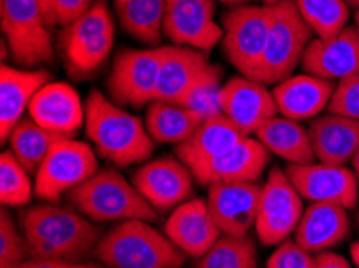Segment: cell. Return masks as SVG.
<instances>
[{
    "instance_id": "obj_1",
    "label": "cell",
    "mask_w": 359,
    "mask_h": 268,
    "mask_svg": "<svg viewBox=\"0 0 359 268\" xmlns=\"http://www.w3.org/2000/svg\"><path fill=\"white\" fill-rule=\"evenodd\" d=\"M18 223L28 239L31 259L81 264L94 254L103 237L86 216L52 202L23 209Z\"/></svg>"
},
{
    "instance_id": "obj_2",
    "label": "cell",
    "mask_w": 359,
    "mask_h": 268,
    "mask_svg": "<svg viewBox=\"0 0 359 268\" xmlns=\"http://www.w3.org/2000/svg\"><path fill=\"white\" fill-rule=\"evenodd\" d=\"M84 125L97 155L116 167L145 162L154 153V140L144 122L97 89L86 101Z\"/></svg>"
},
{
    "instance_id": "obj_3",
    "label": "cell",
    "mask_w": 359,
    "mask_h": 268,
    "mask_svg": "<svg viewBox=\"0 0 359 268\" xmlns=\"http://www.w3.org/2000/svg\"><path fill=\"white\" fill-rule=\"evenodd\" d=\"M94 257L111 268H182L187 254L150 222L124 220L103 234Z\"/></svg>"
},
{
    "instance_id": "obj_4",
    "label": "cell",
    "mask_w": 359,
    "mask_h": 268,
    "mask_svg": "<svg viewBox=\"0 0 359 268\" xmlns=\"http://www.w3.org/2000/svg\"><path fill=\"white\" fill-rule=\"evenodd\" d=\"M72 204L92 222L158 220V211L147 201L134 183L116 169L105 167L67 195Z\"/></svg>"
},
{
    "instance_id": "obj_5",
    "label": "cell",
    "mask_w": 359,
    "mask_h": 268,
    "mask_svg": "<svg viewBox=\"0 0 359 268\" xmlns=\"http://www.w3.org/2000/svg\"><path fill=\"white\" fill-rule=\"evenodd\" d=\"M115 42V24L107 0H94L78 21L63 27L60 50L73 79L94 76L110 57Z\"/></svg>"
},
{
    "instance_id": "obj_6",
    "label": "cell",
    "mask_w": 359,
    "mask_h": 268,
    "mask_svg": "<svg viewBox=\"0 0 359 268\" xmlns=\"http://www.w3.org/2000/svg\"><path fill=\"white\" fill-rule=\"evenodd\" d=\"M273 20L264 53L255 79L264 85H277L293 76L304 50L313 41V31L304 23L293 0L271 5Z\"/></svg>"
},
{
    "instance_id": "obj_7",
    "label": "cell",
    "mask_w": 359,
    "mask_h": 268,
    "mask_svg": "<svg viewBox=\"0 0 359 268\" xmlns=\"http://www.w3.org/2000/svg\"><path fill=\"white\" fill-rule=\"evenodd\" d=\"M0 18L16 63L25 68L53 63L55 50L41 0H0Z\"/></svg>"
},
{
    "instance_id": "obj_8",
    "label": "cell",
    "mask_w": 359,
    "mask_h": 268,
    "mask_svg": "<svg viewBox=\"0 0 359 268\" xmlns=\"http://www.w3.org/2000/svg\"><path fill=\"white\" fill-rule=\"evenodd\" d=\"M271 20V5H237L222 16V52L245 78L255 79L268 41Z\"/></svg>"
},
{
    "instance_id": "obj_9",
    "label": "cell",
    "mask_w": 359,
    "mask_h": 268,
    "mask_svg": "<svg viewBox=\"0 0 359 268\" xmlns=\"http://www.w3.org/2000/svg\"><path fill=\"white\" fill-rule=\"evenodd\" d=\"M97 172L99 161L94 150L83 141L63 136L36 172V198L57 204L63 195H68Z\"/></svg>"
},
{
    "instance_id": "obj_10",
    "label": "cell",
    "mask_w": 359,
    "mask_h": 268,
    "mask_svg": "<svg viewBox=\"0 0 359 268\" xmlns=\"http://www.w3.org/2000/svg\"><path fill=\"white\" fill-rule=\"evenodd\" d=\"M165 47L121 50L115 57L107 89L118 106L140 109L155 101Z\"/></svg>"
},
{
    "instance_id": "obj_11",
    "label": "cell",
    "mask_w": 359,
    "mask_h": 268,
    "mask_svg": "<svg viewBox=\"0 0 359 268\" xmlns=\"http://www.w3.org/2000/svg\"><path fill=\"white\" fill-rule=\"evenodd\" d=\"M303 198L287 172L273 167L261 187L257 234L264 246H276L290 237L303 216Z\"/></svg>"
},
{
    "instance_id": "obj_12",
    "label": "cell",
    "mask_w": 359,
    "mask_h": 268,
    "mask_svg": "<svg viewBox=\"0 0 359 268\" xmlns=\"http://www.w3.org/2000/svg\"><path fill=\"white\" fill-rule=\"evenodd\" d=\"M163 34L174 45L211 50L224 31L215 21L213 0H166Z\"/></svg>"
},
{
    "instance_id": "obj_13",
    "label": "cell",
    "mask_w": 359,
    "mask_h": 268,
    "mask_svg": "<svg viewBox=\"0 0 359 268\" xmlns=\"http://www.w3.org/2000/svg\"><path fill=\"white\" fill-rule=\"evenodd\" d=\"M285 172L303 199L330 202L353 209L358 204L359 185L356 175L346 166H329L323 162L288 164Z\"/></svg>"
},
{
    "instance_id": "obj_14",
    "label": "cell",
    "mask_w": 359,
    "mask_h": 268,
    "mask_svg": "<svg viewBox=\"0 0 359 268\" xmlns=\"http://www.w3.org/2000/svg\"><path fill=\"white\" fill-rule=\"evenodd\" d=\"M259 198L257 182H231L210 185L206 202L221 234L243 238L257 225Z\"/></svg>"
},
{
    "instance_id": "obj_15",
    "label": "cell",
    "mask_w": 359,
    "mask_h": 268,
    "mask_svg": "<svg viewBox=\"0 0 359 268\" xmlns=\"http://www.w3.org/2000/svg\"><path fill=\"white\" fill-rule=\"evenodd\" d=\"M133 183L156 211H170L192 195L194 174L181 160L166 156L137 169Z\"/></svg>"
},
{
    "instance_id": "obj_16",
    "label": "cell",
    "mask_w": 359,
    "mask_h": 268,
    "mask_svg": "<svg viewBox=\"0 0 359 268\" xmlns=\"http://www.w3.org/2000/svg\"><path fill=\"white\" fill-rule=\"evenodd\" d=\"M221 109L245 136L257 134L261 125L279 113L273 92L245 76L232 78L222 85Z\"/></svg>"
},
{
    "instance_id": "obj_17",
    "label": "cell",
    "mask_w": 359,
    "mask_h": 268,
    "mask_svg": "<svg viewBox=\"0 0 359 268\" xmlns=\"http://www.w3.org/2000/svg\"><path fill=\"white\" fill-rule=\"evenodd\" d=\"M302 68L306 74L325 80H341L359 76V32L346 26L332 39H313L304 50Z\"/></svg>"
},
{
    "instance_id": "obj_18",
    "label": "cell",
    "mask_w": 359,
    "mask_h": 268,
    "mask_svg": "<svg viewBox=\"0 0 359 268\" xmlns=\"http://www.w3.org/2000/svg\"><path fill=\"white\" fill-rule=\"evenodd\" d=\"M271 151L258 139L243 136L221 156L192 172L195 180L203 187L215 183L257 182L268 167Z\"/></svg>"
},
{
    "instance_id": "obj_19",
    "label": "cell",
    "mask_w": 359,
    "mask_h": 268,
    "mask_svg": "<svg viewBox=\"0 0 359 268\" xmlns=\"http://www.w3.org/2000/svg\"><path fill=\"white\" fill-rule=\"evenodd\" d=\"M29 118L62 136H73L86 124V106L79 94L67 82H48L29 105Z\"/></svg>"
},
{
    "instance_id": "obj_20",
    "label": "cell",
    "mask_w": 359,
    "mask_h": 268,
    "mask_svg": "<svg viewBox=\"0 0 359 268\" xmlns=\"http://www.w3.org/2000/svg\"><path fill=\"white\" fill-rule=\"evenodd\" d=\"M165 234L182 253L197 259L221 238L208 202L198 198L182 202L174 209L165 223Z\"/></svg>"
},
{
    "instance_id": "obj_21",
    "label": "cell",
    "mask_w": 359,
    "mask_h": 268,
    "mask_svg": "<svg viewBox=\"0 0 359 268\" xmlns=\"http://www.w3.org/2000/svg\"><path fill=\"white\" fill-rule=\"evenodd\" d=\"M52 74L46 69H16L2 64L0 69V140L8 141L32 98L43 85L48 84Z\"/></svg>"
},
{
    "instance_id": "obj_22",
    "label": "cell",
    "mask_w": 359,
    "mask_h": 268,
    "mask_svg": "<svg viewBox=\"0 0 359 268\" xmlns=\"http://www.w3.org/2000/svg\"><path fill=\"white\" fill-rule=\"evenodd\" d=\"M335 85L332 80L311 74H298L274 85L273 97L280 116L293 121H306L316 118L329 106Z\"/></svg>"
},
{
    "instance_id": "obj_23",
    "label": "cell",
    "mask_w": 359,
    "mask_h": 268,
    "mask_svg": "<svg viewBox=\"0 0 359 268\" xmlns=\"http://www.w3.org/2000/svg\"><path fill=\"white\" fill-rule=\"evenodd\" d=\"M308 134L316 160L329 166H346L359 148V121L339 114L316 118Z\"/></svg>"
},
{
    "instance_id": "obj_24",
    "label": "cell",
    "mask_w": 359,
    "mask_h": 268,
    "mask_svg": "<svg viewBox=\"0 0 359 268\" xmlns=\"http://www.w3.org/2000/svg\"><path fill=\"white\" fill-rule=\"evenodd\" d=\"M348 209L330 202H311L295 230V241L311 254L334 248L350 232Z\"/></svg>"
},
{
    "instance_id": "obj_25",
    "label": "cell",
    "mask_w": 359,
    "mask_h": 268,
    "mask_svg": "<svg viewBox=\"0 0 359 268\" xmlns=\"http://www.w3.org/2000/svg\"><path fill=\"white\" fill-rule=\"evenodd\" d=\"M210 63L200 50L190 47H165L155 101L179 105L201 74L208 69Z\"/></svg>"
},
{
    "instance_id": "obj_26",
    "label": "cell",
    "mask_w": 359,
    "mask_h": 268,
    "mask_svg": "<svg viewBox=\"0 0 359 268\" xmlns=\"http://www.w3.org/2000/svg\"><path fill=\"white\" fill-rule=\"evenodd\" d=\"M243 134L233 125L224 114H217L215 118L206 119L194 135L184 143L177 145L176 156L190 171L195 172L205 164L221 156L237 141L243 139Z\"/></svg>"
},
{
    "instance_id": "obj_27",
    "label": "cell",
    "mask_w": 359,
    "mask_h": 268,
    "mask_svg": "<svg viewBox=\"0 0 359 268\" xmlns=\"http://www.w3.org/2000/svg\"><path fill=\"white\" fill-rule=\"evenodd\" d=\"M271 153L288 164H311L316 161L308 129L293 119L274 116L266 121L255 134Z\"/></svg>"
},
{
    "instance_id": "obj_28",
    "label": "cell",
    "mask_w": 359,
    "mask_h": 268,
    "mask_svg": "<svg viewBox=\"0 0 359 268\" xmlns=\"http://www.w3.org/2000/svg\"><path fill=\"white\" fill-rule=\"evenodd\" d=\"M205 119L181 105L151 101L147 106L145 127L156 143L181 145L194 135Z\"/></svg>"
},
{
    "instance_id": "obj_29",
    "label": "cell",
    "mask_w": 359,
    "mask_h": 268,
    "mask_svg": "<svg viewBox=\"0 0 359 268\" xmlns=\"http://www.w3.org/2000/svg\"><path fill=\"white\" fill-rule=\"evenodd\" d=\"M121 27L147 45H160L166 0H115Z\"/></svg>"
},
{
    "instance_id": "obj_30",
    "label": "cell",
    "mask_w": 359,
    "mask_h": 268,
    "mask_svg": "<svg viewBox=\"0 0 359 268\" xmlns=\"http://www.w3.org/2000/svg\"><path fill=\"white\" fill-rule=\"evenodd\" d=\"M60 139L63 136L43 129L31 118H23L10 134L8 143L10 151L21 166L29 174H36Z\"/></svg>"
},
{
    "instance_id": "obj_31",
    "label": "cell",
    "mask_w": 359,
    "mask_h": 268,
    "mask_svg": "<svg viewBox=\"0 0 359 268\" xmlns=\"http://www.w3.org/2000/svg\"><path fill=\"white\" fill-rule=\"evenodd\" d=\"M298 12L313 34L332 39L348 26L350 5L345 0H295Z\"/></svg>"
},
{
    "instance_id": "obj_32",
    "label": "cell",
    "mask_w": 359,
    "mask_h": 268,
    "mask_svg": "<svg viewBox=\"0 0 359 268\" xmlns=\"http://www.w3.org/2000/svg\"><path fill=\"white\" fill-rule=\"evenodd\" d=\"M194 268H258L257 246L250 237L221 234Z\"/></svg>"
},
{
    "instance_id": "obj_33",
    "label": "cell",
    "mask_w": 359,
    "mask_h": 268,
    "mask_svg": "<svg viewBox=\"0 0 359 268\" xmlns=\"http://www.w3.org/2000/svg\"><path fill=\"white\" fill-rule=\"evenodd\" d=\"M221 78L222 69L215 64H210L208 69L200 76L197 82L190 87L189 92L182 97L179 105L197 113L205 119L222 114L221 109Z\"/></svg>"
},
{
    "instance_id": "obj_34",
    "label": "cell",
    "mask_w": 359,
    "mask_h": 268,
    "mask_svg": "<svg viewBox=\"0 0 359 268\" xmlns=\"http://www.w3.org/2000/svg\"><path fill=\"white\" fill-rule=\"evenodd\" d=\"M34 185L29 172L7 150L0 156V201L5 207H20L29 204L34 196Z\"/></svg>"
},
{
    "instance_id": "obj_35",
    "label": "cell",
    "mask_w": 359,
    "mask_h": 268,
    "mask_svg": "<svg viewBox=\"0 0 359 268\" xmlns=\"http://www.w3.org/2000/svg\"><path fill=\"white\" fill-rule=\"evenodd\" d=\"M18 225L4 207L0 212V268H13L31 259L28 239Z\"/></svg>"
},
{
    "instance_id": "obj_36",
    "label": "cell",
    "mask_w": 359,
    "mask_h": 268,
    "mask_svg": "<svg viewBox=\"0 0 359 268\" xmlns=\"http://www.w3.org/2000/svg\"><path fill=\"white\" fill-rule=\"evenodd\" d=\"M327 109L330 114L359 121V76L339 80Z\"/></svg>"
},
{
    "instance_id": "obj_37",
    "label": "cell",
    "mask_w": 359,
    "mask_h": 268,
    "mask_svg": "<svg viewBox=\"0 0 359 268\" xmlns=\"http://www.w3.org/2000/svg\"><path fill=\"white\" fill-rule=\"evenodd\" d=\"M266 268H318L316 257L297 241H282L268 259Z\"/></svg>"
},
{
    "instance_id": "obj_38",
    "label": "cell",
    "mask_w": 359,
    "mask_h": 268,
    "mask_svg": "<svg viewBox=\"0 0 359 268\" xmlns=\"http://www.w3.org/2000/svg\"><path fill=\"white\" fill-rule=\"evenodd\" d=\"M94 0H52V15L55 26L68 27L78 21Z\"/></svg>"
},
{
    "instance_id": "obj_39",
    "label": "cell",
    "mask_w": 359,
    "mask_h": 268,
    "mask_svg": "<svg viewBox=\"0 0 359 268\" xmlns=\"http://www.w3.org/2000/svg\"><path fill=\"white\" fill-rule=\"evenodd\" d=\"M13 268H99L94 264H73V262H58V260H41V259H29L23 264L16 265Z\"/></svg>"
},
{
    "instance_id": "obj_40",
    "label": "cell",
    "mask_w": 359,
    "mask_h": 268,
    "mask_svg": "<svg viewBox=\"0 0 359 268\" xmlns=\"http://www.w3.org/2000/svg\"><path fill=\"white\" fill-rule=\"evenodd\" d=\"M318 268H351L345 257L335 253H320L316 255Z\"/></svg>"
},
{
    "instance_id": "obj_41",
    "label": "cell",
    "mask_w": 359,
    "mask_h": 268,
    "mask_svg": "<svg viewBox=\"0 0 359 268\" xmlns=\"http://www.w3.org/2000/svg\"><path fill=\"white\" fill-rule=\"evenodd\" d=\"M42 3V10H43V15H46V21L48 27H55V23H53V15H52V0H41Z\"/></svg>"
},
{
    "instance_id": "obj_42",
    "label": "cell",
    "mask_w": 359,
    "mask_h": 268,
    "mask_svg": "<svg viewBox=\"0 0 359 268\" xmlns=\"http://www.w3.org/2000/svg\"><path fill=\"white\" fill-rule=\"evenodd\" d=\"M351 166H353V172H355V175H356V180H358V185H359V148H358L356 155L353 156V160H351Z\"/></svg>"
},
{
    "instance_id": "obj_43",
    "label": "cell",
    "mask_w": 359,
    "mask_h": 268,
    "mask_svg": "<svg viewBox=\"0 0 359 268\" xmlns=\"http://www.w3.org/2000/svg\"><path fill=\"white\" fill-rule=\"evenodd\" d=\"M351 257H353V262H355V265L359 268V241L351 244Z\"/></svg>"
},
{
    "instance_id": "obj_44",
    "label": "cell",
    "mask_w": 359,
    "mask_h": 268,
    "mask_svg": "<svg viewBox=\"0 0 359 268\" xmlns=\"http://www.w3.org/2000/svg\"><path fill=\"white\" fill-rule=\"evenodd\" d=\"M219 2L226 3V5H243V3L253 2V0H219Z\"/></svg>"
},
{
    "instance_id": "obj_45",
    "label": "cell",
    "mask_w": 359,
    "mask_h": 268,
    "mask_svg": "<svg viewBox=\"0 0 359 268\" xmlns=\"http://www.w3.org/2000/svg\"><path fill=\"white\" fill-rule=\"evenodd\" d=\"M345 2L350 5V7H355L359 8V0H345Z\"/></svg>"
},
{
    "instance_id": "obj_46",
    "label": "cell",
    "mask_w": 359,
    "mask_h": 268,
    "mask_svg": "<svg viewBox=\"0 0 359 268\" xmlns=\"http://www.w3.org/2000/svg\"><path fill=\"white\" fill-rule=\"evenodd\" d=\"M355 27H356V31L359 32V8H356V13H355Z\"/></svg>"
},
{
    "instance_id": "obj_47",
    "label": "cell",
    "mask_w": 359,
    "mask_h": 268,
    "mask_svg": "<svg viewBox=\"0 0 359 268\" xmlns=\"http://www.w3.org/2000/svg\"><path fill=\"white\" fill-rule=\"evenodd\" d=\"M264 5H276V3H280L284 2V0H263Z\"/></svg>"
},
{
    "instance_id": "obj_48",
    "label": "cell",
    "mask_w": 359,
    "mask_h": 268,
    "mask_svg": "<svg viewBox=\"0 0 359 268\" xmlns=\"http://www.w3.org/2000/svg\"><path fill=\"white\" fill-rule=\"evenodd\" d=\"M356 223H358V228H359V211H358V216H356Z\"/></svg>"
}]
</instances>
